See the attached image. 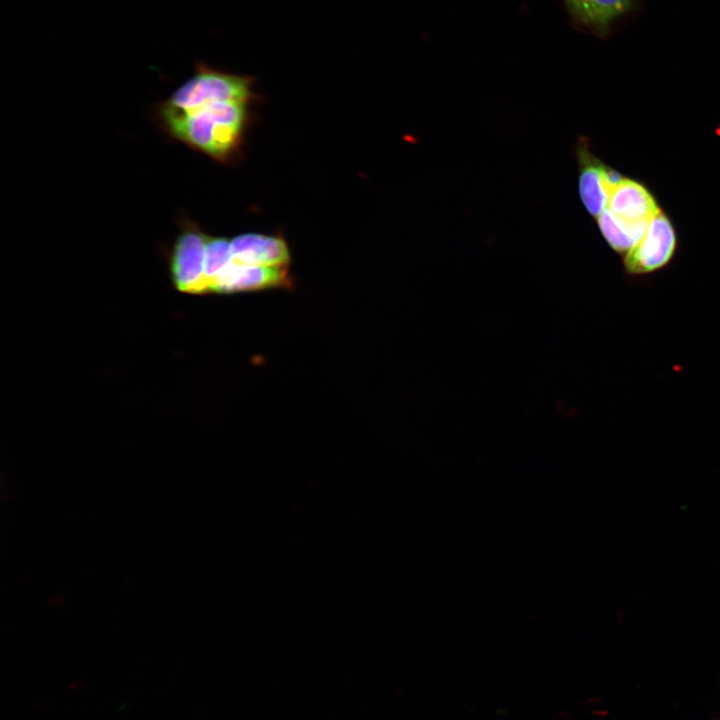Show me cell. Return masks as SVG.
I'll use <instances>...</instances> for the list:
<instances>
[{
    "mask_svg": "<svg viewBox=\"0 0 720 720\" xmlns=\"http://www.w3.org/2000/svg\"><path fill=\"white\" fill-rule=\"evenodd\" d=\"M574 20L590 32L604 36L616 19L634 7L635 0H563Z\"/></svg>",
    "mask_w": 720,
    "mask_h": 720,
    "instance_id": "9",
    "label": "cell"
},
{
    "mask_svg": "<svg viewBox=\"0 0 720 720\" xmlns=\"http://www.w3.org/2000/svg\"><path fill=\"white\" fill-rule=\"evenodd\" d=\"M208 236L195 224L182 225L169 259V271L175 288L183 293L208 294L204 275L205 249Z\"/></svg>",
    "mask_w": 720,
    "mask_h": 720,
    "instance_id": "3",
    "label": "cell"
},
{
    "mask_svg": "<svg viewBox=\"0 0 720 720\" xmlns=\"http://www.w3.org/2000/svg\"><path fill=\"white\" fill-rule=\"evenodd\" d=\"M291 285L287 266L246 265L231 260L213 280L209 293L231 294Z\"/></svg>",
    "mask_w": 720,
    "mask_h": 720,
    "instance_id": "5",
    "label": "cell"
},
{
    "mask_svg": "<svg viewBox=\"0 0 720 720\" xmlns=\"http://www.w3.org/2000/svg\"><path fill=\"white\" fill-rule=\"evenodd\" d=\"M714 720H720V716H719L718 718L714 719Z\"/></svg>",
    "mask_w": 720,
    "mask_h": 720,
    "instance_id": "12",
    "label": "cell"
},
{
    "mask_svg": "<svg viewBox=\"0 0 720 720\" xmlns=\"http://www.w3.org/2000/svg\"><path fill=\"white\" fill-rule=\"evenodd\" d=\"M579 195L590 215L598 217L608 206L610 196L623 177L602 164L585 147L578 150Z\"/></svg>",
    "mask_w": 720,
    "mask_h": 720,
    "instance_id": "6",
    "label": "cell"
},
{
    "mask_svg": "<svg viewBox=\"0 0 720 720\" xmlns=\"http://www.w3.org/2000/svg\"><path fill=\"white\" fill-rule=\"evenodd\" d=\"M231 260V241L226 238L208 236L204 261V275L208 285V293L213 280Z\"/></svg>",
    "mask_w": 720,
    "mask_h": 720,
    "instance_id": "11",
    "label": "cell"
},
{
    "mask_svg": "<svg viewBox=\"0 0 720 720\" xmlns=\"http://www.w3.org/2000/svg\"><path fill=\"white\" fill-rule=\"evenodd\" d=\"M232 260L256 266H287L290 254L279 236L246 233L231 241Z\"/></svg>",
    "mask_w": 720,
    "mask_h": 720,
    "instance_id": "7",
    "label": "cell"
},
{
    "mask_svg": "<svg viewBox=\"0 0 720 720\" xmlns=\"http://www.w3.org/2000/svg\"><path fill=\"white\" fill-rule=\"evenodd\" d=\"M676 245L674 228L669 218L660 211L650 221L637 245L625 254V271L638 276L662 269L671 261Z\"/></svg>",
    "mask_w": 720,
    "mask_h": 720,
    "instance_id": "4",
    "label": "cell"
},
{
    "mask_svg": "<svg viewBox=\"0 0 720 720\" xmlns=\"http://www.w3.org/2000/svg\"><path fill=\"white\" fill-rule=\"evenodd\" d=\"M246 104L216 102L188 112L159 108L167 133L213 159L226 162L238 151L246 122Z\"/></svg>",
    "mask_w": 720,
    "mask_h": 720,
    "instance_id": "1",
    "label": "cell"
},
{
    "mask_svg": "<svg viewBox=\"0 0 720 720\" xmlns=\"http://www.w3.org/2000/svg\"><path fill=\"white\" fill-rule=\"evenodd\" d=\"M254 80L197 64L194 75L181 85L159 108L188 112L216 102L247 104L254 94Z\"/></svg>",
    "mask_w": 720,
    "mask_h": 720,
    "instance_id": "2",
    "label": "cell"
},
{
    "mask_svg": "<svg viewBox=\"0 0 720 720\" xmlns=\"http://www.w3.org/2000/svg\"><path fill=\"white\" fill-rule=\"evenodd\" d=\"M597 218L599 229L607 243L621 254L628 253L637 245L649 225L621 220L607 208Z\"/></svg>",
    "mask_w": 720,
    "mask_h": 720,
    "instance_id": "10",
    "label": "cell"
},
{
    "mask_svg": "<svg viewBox=\"0 0 720 720\" xmlns=\"http://www.w3.org/2000/svg\"><path fill=\"white\" fill-rule=\"evenodd\" d=\"M616 217L630 223H650L661 210L645 186L623 178L612 192L607 206Z\"/></svg>",
    "mask_w": 720,
    "mask_h": 720,
    "instance_id": "8",
    "label": "cell"
}]
</instances>
